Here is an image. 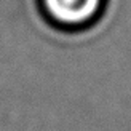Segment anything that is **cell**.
<instances>
[{"mask_svg": "<svg viewBox=\"0 0 131 131\" xmlns=\"http://www.w3.org/2000/svg\"><path fill=\"white\" fill-rule=\"evenodd\" d=\"M107 0H38L48 21L59 29L77 30L94 23Z\"/></svg>", "mask_w": 131, "mask_h": 131, "instance_id": "6da1fadb", "label": "cell"}]
</instances>
